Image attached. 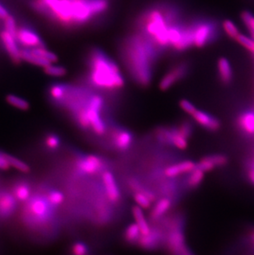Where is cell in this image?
Instances as JSON below:
<instances>
[{
	"label": "cell",
	"mask_w": 254,
	"mask_h": 255,
	"mask_svg": "<svg viewBox=\"0 0 254 255\" xmlns=\"http://www.w3.org/2000/svg\"><path fill=\"white\" fill-rule=\"evenodd\" d=\"M182 21L181 11L169 3H158L142 11L134 22V31L153 45L159 55L169 50V30Z\"/></svg>",
	"instance_id": "cell-1"
},
{
	"label": "cell",
	"mask_w": 254,
	"mask_h": 255,
	"mask_svg": "<svg viewBox=\"0 0 254 255\" xmlns=\"http://www.w3.org/2000/svg\"><path fill=\"white\" fill-rule=\"evenodd\" d=\"M119 52L134 82L139 86H149L153 79L154 64L160 56L153 45L134 31L122 40Z\"/></svg>",
	"instance_id": "cell-2"
},
{
	"label": "cell",
	"mask_w": 254,
	"mask_h": 255,
	"mask_svg": "<svg viewBox=\"0 0 254 255\" xmlns=\"http://www.w3.org/2000/svg\"><path fill=\"white\" fill-rule=\"evenodd\" d=\"M88 67V82L95 89L113 92L125 86V80L118 64L100 49L90 51Z\"/></svg>",
	"instance_id": "cell-3"
},
{
	"label": "cell",
	"mask_w": 254,
	"mask_h": 255,
	"mask_svg": "<svg viewBox=\"0 0 254 255\" xmlns=\"http://www.w3.org/2000/svg\"><path fill=\"white\" fill-rule=\"evenodd\" d=\"M192 24L195 47L204 48L218 38L220 28L213 18H196L192 20Z\"/></svg>",
	"instance_id": "cell-4"
},
{
	"label": "cell",
	"mask_w": 254,
	"mask_h": 255,
	"mask_svg": "<svg viewBox=\"0 0 254 255\" xmlns=\"http://www.w3.org/2000/svg\"><path fill=\"white\" fill-rule=\"evenodd\" d=\"M104 99L99 94H92L88 104L90 128L98 135H103L107 130L106 123L102 118L101 113L104 108Z\"/></svg>",
	"instance_id": "cell-5"
},
{
	"label": "cell",
	"mask_w": 254,
	"mask_h": 255,
	"mask_svg": "<svg viewBox=\"0 0 254 255\" xmlns=\"http://www.w3.org/2000/svg\"><path fill=\"white\" fill-rule=\"evenodd\" d=\"M189 71L190 65L187 61H182L173 65L162 77L158 85L159 89L167 91L187 77Z\"/></svg>",
	"instance_id": "cell-6"
},
{
	"label": "cell",
	"mask_w": 254,
	"mask_h": 255,
	"mask_svg": "<svg viewBox=\"0 0 254 255\" xmlns=\"http://www.w3.org/2000/svg\"><path fill=\"white\" fill-rule=\"evenodd\" d=\"M167 249L171 255L189 254L186 245V239L179 225H173L167 236Z\"/></svg>",
	"instance_id": "cell-7"
},
{
	"label": "cell",
	"mask_w": 254,
	"mask_h": 255,
	"mask_svg": "<svg viewBox=\"0 0 254 255\" xmlns=\"http://www.w3.org/2000/svg\"><path fill=\"white\" fill-rule=\"evenodd\" d=\"M103 159L95 154H89L82 157L77 161V170L82 174L94 175L103 169Z\"/></svg>",
	"instance_id": "cell-8"
},
{
	"label": "cell",
	"mask_w": 254,
	"mask_h": 255,
	"mask_svg": "<svg viewBox=\"0 0 254 255\" xmlns=\"http://www.w3.org/2000/svg\"><path fill=\"white\" fill-rule=\"evenodd\" d=\"M16 38L17 42L24 46L25 48L32 49L45 46L41 36L28 27H19Z\"/></svg>",
	"instance_id": "cell-9"
},
{
	"label": "cell",
	"mask_w": 254,
	"mask_h": 255,
	"mask_svg": "<svg viewBox=\"0 0 254 255\" xmlns=\"http://www.w3.org/2000/svg\"><path fill=\"white\" fill-rule=\"evenodd\" d=\"M229 158L227 155L223 154H214L202 157L197 163V168L203 171L205 173H209L215 170L217 168H222L228 164Z\"/></svg>",
	"instance_id": "cell-10"
},
{
	"label": "cell",
	"mask_w": 254,
	"mask_h": 255,
	"mask_svg": "<svg viewBox=\"0 0 254 255\" xmlns=\"http://www.w3.org/2000/svg\"><path fill=\"white\" fill-rule=\"evenodd\" d=\"M102 177L107 198L113 204L118 203L121 200V192L115 177L110 171H104Z\"/></svg>",
	"instance_id": "cell-11"
},
{
	"label": "cell",
	"mask_w": 254,
	"mask_h": 255,
	"mask_svg": "<svg viewBox=\"0 0 254 255\" xmlns=\"http://www.w3.org/2000/svg\"><path fill=\"white\" fill-rule=\"evenodd\" d=\"M0 38L2 45L4 46L5 51L14 62L18 63L22 60L21 58V49L18 46V42L15 36L8 33L5 30H2L0 33Z\"/></svg>",
	"instance_id": "cell-12"
},
{
	"label": "cell",
	"mask_w": 254,
	"mask_h": 255,
	"mask_svg": "<svg viewBox=\"0 0 254 255\" xmlns=\"http://www.w3.org/2000/svg\"><path fill=\"white\" fill-rule=\"evenodd\" d=\"M191 117L198 125L209 131L215 132L221 129V123L218 118L211 115L208 113L197 109Z\"/></svg>",
	"instance_id": "cell-13"
},
{
	"label": "cell",
	"mask_w": 254,
	"mask_h": 255,
	"mask_svg": "<svg viewBox=\"0 0 254 255\" xmlns=\"http://www.w3.org/2000/svg\"><path fill=\"white\" fill-rule=\"evenodd\" d=\"M196 167H197V163L192 160H184V161L179 162L178 164L167 167L163 171V173L167 178H176L182 174L191 173L193 169H196Z\"/></svg>",
	"instance_id": "cell-14"
},
{
	"label": "cell",
	"mask_w": 254,
	"mask_h": 255,
	"mask_svg": "<svg viewBox=\"0 0 254 255\" xmlns=\"http://www.w3.org/2000/svg\"><path fill=\"white\" fill-rule=\"evenodd\" d=\"M161 237L160 230L151 228V231L148 235L141 236L137 245L139 248L144 251H154L160 245Z\"/></svg>",
	"instance_id": "cell-15"
},
{
	"label": "cell",
	"mask_w": 254,
	"mask_h": 255,
	"mask_svg": "<svg viewBox=\"0 0 254 255\" xmlns=\"http://www.w3.org/2000/svg\"><path fill=\"white\" fill-rule=\"evenodd\" d=\"M113 141L118 150L127 151L133 143V135L129 130L124 129L116 130L113 134Z\"/></svg>",
	"instance_id": "cell-16"
},
{
	"label": "cell",
	"mask_w": 254,
	"mask_h": 255,
	"mask_svg": "<svg viewBox=\"0 0 254 255\" xmlns=\"http://www.w3.org/2000/svg\"><path fill=\"white\" fill-rule=\"evenodd\" d=\"M217 73L221 84L227 85L232 82L234 73L231 64L227 58H219L217 61Z\"/></svg>",
	"instance_id": "cell-17"
},
{
	"label": "cell",
	"mask_w": 254,
	"mask_h": 255,
	"mask_svg": "<svg viewBox=\"0 0 254 255\" xmlns=\"http://www.w3.org/2000/svg\"><path fill=\"white\" fill-rule=\"evenodd\" d=\"M50 205L48 200L37 197L31 201L30 210L39 220L46 219L50 212Z\"/></svg>",
	"instance_id": "cell-18"
},
{
	"label": "cell",
	"mask_w": 254,
	"mask_h": 255,
	"mask_svg": "<svg viewBox=\"0 0 254 255\" xmlns=\"http://www.w3.org/2000/svg\"><path fill=\"white\" fill-rule=\"evenodd\" d=\"M237 125L245 135H254V111H245L237 118Z\"/></svg>",
	"instance_id": "cell-19"
},
{
	"label": "cell",
	"mask_w": 254,
	"mask_h": 255,
	"mask_svg": "<svg viewBox=\"0 0 254 255\" xmlns=\"http://www.w3.org/2000/svg\"><path fill=\"white\" fill-rule=\"evenodd\" d=\"M21 58L22 60H24L25 62L36 65L38 67L43 68V69L51 65V62H49L48 60L39 56L38 54H36L32 49H22L21 51Z\"/></svg>",
	"instance_id": "cell-20"
},
{
	"label": "cell",
	"mask_w": 254,
	"mask_h": 255,
	"mask_svg": "<svg viewBox=\"0 0 254 255\" xmlns=\"http://www.w3.org/2000/svg\"><path fill=\"white\" fill-rule=\"evenodd\" d=\"M172 207V201L169 198H163L158 200L152 208L149 217L153 222H156L163 217Z\"/></svg>",
	"instance_id": "cell-21"
},
{
	"label": "cell",
	"mask_w": 254,
	"mask_h": 255,
	"mask_svg": "<svg viewBox=\"0 0 254 255\" xmlns=\"http://www.w3.org/2000/svg\"><path fill=\"white\" fill-rule=\"evenodd\" d=\"M131 212L133 217H134V222L139 227L142 236L148 235L151 231V227L149 226V222L144 216L143 209L138 206H134L132 207Z\"/></svg>",
	"instance_id": "cell-22"
},
{
	"label": "cell",
	"mask_w": 254,
	"mask_h": 255,
	"mask_svg": "<svg viewBox=\"0 0 254 255\" xmlns=\"http://www.w3.org/2000/svg\"><path fill=\"white\" fill-rule=\"evenodd\" d=\"M188 140L178 129V127L171 128L170 145L180 150H185L188 147Z\"/></svg>",
	"instance_id": "cell-23"
},
{
	"label": "cell",
	"mask_w": 254,
	"mask_h": 255,
	"mask_svg": "<svg viewBox=\"0 0 254 255\" xmlns=\"http://www.w3.org/2000/svg\"><path fill=\"white\" fill-rule=\"evenodd\" d=\"M16 207V198L13 196L3 193L0 195V214L8 216L14 211Z\"/></svg>",
	"instance_id": "cell-24"
},
{
	"label": "cell",
	"mask_w": 254,
	"mask_h": 255,
	"mask_svg": "<svg viewBox=\"0 0 254 255\" xmlns=\"http://www.w3.org/2000/svg\"><path fill=\"white\" fill-rule=\"evenodd\" d=\"M141 232L136 223H131L126 228L124 232V239L128 244H138L139 239L141 237Z\"/></svg>",
	"instance_id": "cell-25"
},
{
	"label": "cell",
	"mask_w": 254,
	"mask_h": 255,
	"mask_svg": "<svg viewBox=\"0 0 254 255\" xmlns=\"http://www.w3.org/2000/svg\"><path fill=\"white\" fill-rule=\"evenodd\" d=\"M188 174L189 176L187 178V185L188 188H192V189L198 188L202 184L204 178H205V172L198 169L197 167Z\"/></svg>",
	"instance_id": "cell-26"
},
{
	"label": "cell",
	"mask_w": 254,
	"mask_h": 255,
	"mask_svg": "<svg viewBox=\"0 0 254 255\" xmlns=\"http://www.w3.org/2000/svg\"><path fill=\"white\" fill-rule=\"evenodd\" d=\"M6 101L11 106L14 107L16 109L26 111L30 109V104L26 99H22L21 97L15 95V94H8L6 96Z\"/></svg>",
	"instance_id": "cell-27"
},
{
	"label": "cell",
	"mask_w": 254,
	"mask_h": 255,
	"mask_svg": "<svg viewBox=\"0 0 254 255\" xmlns=\"http://www.w3.org/2000/svg\"><path fill=\"white\" fill-rule=\"evenodd\" d=\"M4 155L7 161L9 163L10 166L12 167V168H14V169L23 173H28L31 171L30 166L26 163H25L24 161L17 159V158L13 156L12 154L4 153Z\"/></svg>",
	"instance_id": "cell-28"
},
{
	"label": "cell",
	"mask_w": 254,
	"mask_h": 255,
	"mask_svg": "<svg viewBox=\"0 0 254 255\" xmlns=\"http://www.w3.org/2000/svg\"><path fill=\"white\" fill-rule=\"evenodd\" d=\"M128 185L134 193L139 192V193H144L145 195L148 196V198L151 200L152 202H155L154 193H152L151 191L148 190L146 188H144V186H142L139 181L136 180L135 178H130L128 182Z\"/></svg>",
	"instance_id": "cell-29"
},
{
	"label": "cell",
	"mask_w": 254,
	"mask_h": 255,
	"mask_svg": "<svg viewBox=\"0 0 254 255\" xmlns=\"http://www.w3.org/2000/svg\"><path fill=\"white\" fill-rule=\"evenodd\" d=\"M13 194H14L16 199L18 200L20 202H24L30 198L31 190H30V188H29L27 184L19 183L15 187Z\"/></svg>",
	"instance_id": "cell-30"
},
{
	"label": "cell",
	"mask_w": 254,
	"mask_h": 255,
	"mask_svg": "<svg viewBox=\"0 0 254 255\" xmlns=\"http://www.w3.org/2000/svg\"><path fill=\"white\" fill-rule=\"evenodd\" d=\"M221 26H222V29H223V31L226 32V35H227L230 38L233 39V40H235V39L237 38L238 36L240 34L237 26H236L235 22H232L231 20H224Z\"/></svg>",
	"instance_id": "cell-31"
},
{
	"label": "cell",
	"mask_w": 254,
	"mask_h": 255,
	"mask_svg": "<svg viewBox=\"0 0 254 255\" xmlns=\"http://www.w3.org/2000/svg\"><path fill=\"white\" fill-rule=\"evenodd\" d=\"M66 92V85L55 84L50 88V95L56 102H62Z\"/></svg>",
	"instance_id": "cell-32"
},
{
	"label": "cell",
	"mask_w": 254,
	"mask_h": 255,
	"mask_svg": "<svg viewBox=\"0 0 254 255\" xmlns=\"http://www.w3.org/2000/svg\"><path fill=\"white\" fill-rule=\"evenodd\" d=\"M133 199L138 207L142 209L148 210L152 207L153 202L144 193L135 192L133 194Z\"/></svg>",
	"instance_id": "cell-33"
},
{
	"label": "cell",
	"mask_w": 254,
	"mask_h": 255,
	"mask_svg": "<svg viewBox=\"0 0 254 255\" xmlns=\"http://www.w3.org/2000/svg\"><path fill=\"white\" fill-rule=\"evenodd\" d=\"M241 20L250 32V37L254 39V14L250 11H244L241 13Z\"/></svg>",
	"instance_id": "cell-34"
},
{
	"label": "cell",
	"mask_w": 254,
	"mask_h": 255,
	"mask_svg": "<svg viewBox=\"0 0 254 255\" xmlns=\"http://www.w3.org/2000/svg\"><path fill=\"white\" fill-rule=\"evenodd\" d=\"M235 41L244 48L246 49L248 51H250V53L254 56V39L240 33L237 38L235 39Z\"/></svg>",
	"instance_id": "cell-35"
},
{
	"label": "cell",
	"mask_w": 254,
	"mask_h": 255,
	"mask_svg": "<svg viewBox=\"0 0 254 255\" xmlns=\"http://www.w3.org/2000/svg\"><path fill=\"white\" fill-rule=\"evenodd\" d=\"M44 71L49 76L55 78L63 77L67 74V70L65 67L55 65V64H51L47 67L45 68Z\"/></svg>",
	"instance_id": "cell-36"
},
{
	"label": "cell",
	"mask_w": 254,
	"mask_h": 255,
	"mask_svg": "<svg viewBox=\"0 0 254 255\" xmlns=\"http://www.w3.org/2000/svg\"><path fill=\"white\" fill-rule=\"evenodd\" d=\"M36 54H38L39 56L48 60L49 62L51 64H55V62L58 61V57L52 51H49L48 49H46V46H42V47H36V48H32Z\"/></svg>",
	"instance_id": "cell-37"
},
{
	"label": "cell",
	"mask_w": 254,
	"mask_h": 255,
	"mask_svg": "<svg viewBox=\"0 0 254 255\" xmlns=\"http://www.w3.org/2000/svg\"><path fill=\"white\" fill-rule=\"evenodd\" d=\"M3 22H4V29L3 30L7 31L8 33L16 37L18 27H17V22H16L14 17L12 16V15H9L8 17H6L3 20Z\"/></svg>",
	"instance_id": "cell-38"
},
{
	"label": "cell",
	"mask_w": 254,
	"mask_h": 255,
	"mask_svg": "<svg viewBox=\"0 0 254 255\" xmlns=\"http://www.w3.org/2000/svg\"><path fill=\"white\" fill-rule=\"evenodd\" d=\"M47 200H48L51 206L58 207V206L62 204L64 200H65V196L60 191L52 190L49 193Z\"/></svg>",
	"instance_id": "cell-39"
},
{
	"label": "cell",
	"mask_w": 254,
	"mask_h": 255,
	"mask_svg": "<svg viewBox=\"0 0 254 255\" xmlns=\"http://www.w3.org/2000/svg\"><path fill=\"white\" fill-rule=\"evenodd\" d=\"M71 251H72L73 255H88L89 248H88L86 244L79 241V242L74 243Z\"/></svg>",
	"instance_id": "cell-40"
},
{
	"label": "cell",
	"mask_w": 254,
	"mask_h": 255,
	"mask_svg": "<svg viewBox=\"0 0 254 255\" xmlns=\"http://www.w3.org/2000/svg\"><path fill=\"white\" fill-rule=\"evenodd\" d=\"M45 143H46V145L48 149L54 150V149H56L58 147L60 146V138H59L58 135H55V134H49V135L46 136Z\"/></svg>",
	"instance_id": "cell-41"
},
{
	"label": "cell",
	"mask_w": 254,
	"mask_h": 255,
	"mask_svg": "<svg viewBox=\"0 0 254 255\" xmlns=\"http://www.w3.org/2000/svg\"><path fill=\"white\" fill-rule=\"evenodd\" d=\"M179 106L182 109V111L185 112L188 115L192 116L197 110V107L192 104V102H190L187 99H182L179 102Z\"/></svg>",
	"instance_id": "cell-42"
},
{
	"label": "cell",
	"mask_w": 254,
	"mask_h": 255,
	"mask_svg": "<svg viewBox=\"0 0 254 255\" xmlns=\"http://www.w3.org/2000/svg\"><path fill=\"white\" fill-rule=\"evenodd\" d=\"M178 128L180 131H181L187 139L191 138L192 132H193V128H192V123H190V122H187V121H185V122H182L179 126H178Z\"/></svg>",
	"instance_id": "cell-43"
},
{
	"label": "cell",
	"mask_w": 254,
	"mask_h": 255,
	"mask_svg": "<svg viewBox=\"0 0 254 255\" xmlns=\"http://www.w3.org/2000/svg\"><path fill=\"white\" fill-rule=\"evenodd\" d=\"M10 164L5 157L3 152H0V170L7 171L10 169Z\"/></svg>",
	"instance_id": "cell-44"
},
{
	"label": "cell",
	"mask_w": 254,
	"mask_h": 255,
	"mask_svg": "<svg viewBox=\"0 0 254 255\" xmlns=\"http://www.w3.org/2000/svg\"><path fill=\"white\" fill-rule=\"evenodd\" d=\"M9 15V12L7 11V8L0 2V19L4 20Z\"/></svg>",
	"instance_id": "cell-45"
},
{
	"label": "cell",
	"mask_w": 254,
	"mask_h": 255,
	"mask_svg": "<svg viewBox=\"0 0 254 255\" xmlns=\"http://www.w3.org/2000/svg\"><path fill=\"white\" fill-rule=\"evenodd\" d=\"M248 178L250 180V183H253L254 185V166L250 165V169L248 170Z\"/></svg>",
	"instance_id": "cell-46"
},
{
	"label": "cell",
	"mask_w": 254,
	"mask_h": 255,
	"mask_svg": "<svg viewBox=\"0 0 254 255\" xmlns=\"http://www.w3.org/2000/svg\"><path fill=\"white\" fill-rule=\"evenodd\" d=\"M250 241H251V243H252L254 246V230H252V231H251V232H250Z\"/></svg>",
	"instance_id": "cell-47"
},
{
	"label": "cell",
	"mask_w": 254,
	"mask_h": 255,
	"mask_svg": "<svg viewBox=\"0 0 254 255\" xmlns=\"http://www.w3.org/2000/svg\"><path fill=\"white\" fill-rule=\"evenodd\" d=\"M192 255L191 254H185V255Z\"/></svg>",
	"instance_id": "cell-48"
}]
</instances>
